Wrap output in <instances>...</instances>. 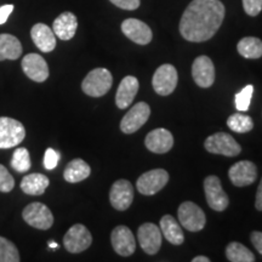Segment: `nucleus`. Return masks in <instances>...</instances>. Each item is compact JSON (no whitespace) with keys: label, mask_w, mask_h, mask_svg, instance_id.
Here are the masks:
<instances>
[{"label":"nucleus","mask_w":262,"mask_h":262,"mask_svg":"<svg viewBox=\"0 0 262 262\" xmlns=\"http://www.w3.org/2000/svg\"><path fill=\"white\" fill-rule=\"evenodd\" d=\"M243 8L249 16H257L262 10V0H243Z\"/></svg>","instance_id":"35"},{"label":"nucleus","mask_w":262,"mask_h":262,"mask_svg":"<svg viewBox=\"0 0 262 262\" xmlns=\"http://www.w3.org/2000/svg\"><path fill=\"white\" fill-rule=\"evenodd\" d=\"M178 80L179 74L176 68L170 63L162 64L153 74V89L158 95L168 96L175 91L178 86Z\"/></svg>","instance_id":"7"},{"label":"nucleus","mask_w":262,"mask_h":262,"mask_svg":"<svg viewBox=\"0 0 262 262\" xmlns=\"http://www.w3.org/2000/svg\"><path fill=\"white\" fill-rule=\"evenodd\" d=\"M21 260L16 245L9 239L0 237V262H18Z\"/></svg>","instance_id":"31"},{"label":"nucleus","mask_w":262,"mask_h":262,"mask_svg":"<svg viewBox=\"0 0 262 262\" xmlns=\"http://www.w3.org/2000/svg\"><path fill=\"white\" fill-rule=\"evenodd\" d=\"M169 181V173L164 169L149 170L140 176L136 181V187L143 195H153L165 187Z\"/></svg>","instance_id":"9"},{"label":"nucleus","mask_w":262,"mask_h":262,"mask_svg":"<svg viewBox=\"0 0 262 262\" xmlns=\"http://www.w3.org/2000/svg\"><path fill=\"white\" fill-rule=\"evenodd\" d=\"M78 28L77 16L72 12H62L52 24V31L61 40H71Z\"/></svg>","instance_id":"22"},{"label":"nucleus","mask_w":262,"mask_h":262,"mask_svg":"<svg viewBox=\"0 0 262 262\" xmlns=\"http://www.w3.org/2000/svg\"><path fill=\"white\" fill-rule=\"evenodd\" d=\"M150 116V107L146 102H139L123 117L120 130L124 134H134L145 125Z\"/></svg>","instance_id":"12"},{"label":"nucleus","mask_w":262,"mask_h":262,"mask_svg":"<svg viewBox=\"0 0 262 262\" xmlns=\"http://www.w3.org/2000/svg\"><path fill=\"white\" fill-rule=\"evenodd\" d=\"M227 126L232 131L243 134V133H249V131L253 130L254 122L253 119H251V117L247 116V114L234 113L227 119Z\"/></svg>","instance_id":"29"},{"label":"nucleus","mask_w":262,"mask_h":262,"mask_svg":"<svg viewBox=\"0 0 262 262\" xmlns=\"http://www.w3.org/2000/svg\"><path fill=\"white\" fill-rule=\"evenodd\" d=\"M58 160H60V155L55 149L48 148L45 150L44 156V166L47 170H54L57 166Z\"/></svg>","instance_id":"34"},{"label":"nucleus","mask_w":262,"mask_h":262,"mask_svg":"<svg viewBox=\"0 0 262 262\" xmlns=\"http://www.w3.org/2000/svg\"><path fill=\"white\" fill-rule=\"evenodd\" d=\"M22 70L29 79L42 83L49 78V66L44 57L39 54H28L22 58Z\"/></svg>","instance_id":"17"},{"label":"nucleus","mask_w":262,"mask_h":262,"mask_svg":"<svg viewBox=\"0 0 262 262\" xmlns=\"http://www.w3.org/2000/svg\"><path fill=\"white\" fill-rule=\"evenodd\" d=\"M255 208H256L258 211H262V179L260 181V185H258L257 187L256 199H255Z\"/></svg>","instance_id":"39"},{"label":"nucleus","mask_w":262,"mask_h":262,"mask_svg":"<svg viewBox=\"0 0 262 262\" xmlns=\"http://www.w3.org/2000/svg\"><path fill=\"white\" fill-rule=\"evenodd\" d=\"M31 37L41 52H51L56 48V35L52 29L45 24H37L31 29Z\"/></svg>","instance_id":"21"},{"label":"nucleus","mask_w":262,"mask_h":262,"mask_svg":"<svg viewBox=\"0 0 262 262\" xmlns=\"http://www.w3.org/2000/svg\"><path fill=\"white\" fill-rule=\"evenodd\" d=\"M225 14L220 0H193L180 21V33L187 41L209 40L221 27Z\"/></svg>","instance_id":"1"},{"label":"nucleus","mask_w":262,"mask_h":262,"mask_svg":"<svg viewBox=\"0 0 262 262\" xmlns=\"http://www.w3.org/2000/svg\"><path fill=\"white\" fill-rule=\"evenodd\" d=\"M250 239L255 249H256L258 253L262 255V232H258V231L253 232L250 235Z\"/></svg>","instance_id":"38"},{"label":"nucleus","mask_w":262,"mask_h":262,"mask_svg":"<svg viewBox=\"0 0 262 262\" xmlns=\"http://www.w3.org/2000/svg\"><path fill=\"white\" fill-rule=\"evenodd\" d=\"M22 54V45L15 35L0 34V61L17 60Z\"/></svg>","instance_id":"26"},{"label":"nucleus","mask_w":262,"mask_h":262,"mask_svg":"<svg viewBox=\"0 0 262 262\" xmlns=\"http://www.w3.org/2000/svg\"><path fill=\"white\" fill-rule=\"evenodd\" d=\"M122 32L131 41L139 45H147L153 38L152 29L145 22L137 18H127L122 24Z\"/></svg>","instance_id":"18"},{"label":"nucleus","mask_w":262,"mask_h":262,"mask_svg":"<svg viewBox=\"0 0 262 262\" xmlns=\"http://www.w3.org/2000/svg\"><path fill=\"white\" fill-rule=\"evenodd\" d=\"M15 187V180L8 169L0 164V192L9 193Z\"/></svg>","instance_id":"33"},{"label":"nucleus","mask_w":262,"mask_h":262,"mask_svg":"<svg viewBox=\"0 0 262 262\" xmlns=\"http://www.w3.org/2000/svg\"><path fill=\"white\" fill-rule=\"evenodd\" d=\"M237 50L241 56L256 60L262 57V40L255 37H245L238 42Z\"/></svg>","instance_id":"27"},{"label":"nucleus","mask_w":262,"mask_h":262,"mask_svg":"<svg viewBox=\"0 0 262 262\" xmlns=\"http://www.w3.org/2000/svg\"><path fill=\"white\" fill-rule=\"evenodd\" d=\"M178 217L183 228L189 232H199L205 227L204 211L193 202H183L178 210Z\"/></svg>","instance_id":"5"},{"label":"nucleus","mask_w":262,"mask_h":262,"mask_svg":"<svg viewBox=\"0 0 262 262\" xmlns=\"http://www.w3.org/2000/svg\"><path fill=\"white\" fill-rule=\"evenodd\" d=\"M11 166L17 172H26L31 169V157H29V152L27 148L19 147V148L15 150L11 158Z\"/></svg>","instance_id":"30"},{"label":"nucleus","mask_w":262,"mask_h":262,"mask_svg":"<svg viewBox=\"0 0 262 262\" xmlns=\"http://www.w3.org/2000/svg\"><path fill=\"white\" fill-rule=\"evenodd\" d=\"M49 247L52 249H56L58 245H57V243H55V242H50V243H49Z\"/></svg>","instance_id":"41"},{"label":"nucleus","mask_w":262,"mask_h":262,"mask_svg":"<svg viewBox=\"0 0 262 262\" xmlns=\"http://www.w3.org/2000/svg\"><path fill=\"white\" fill-rule=\"evenodd\" d=\"M26 137L24 124L14 118L0 117V149L18 146Z\"/></svg>","instance_id":"3"},{"label":"nucleus","mask_w":262,"mask_h":262,"mask_svg":"<svg viewBox=\"0 0 262 262\" xmlns=\"http://www.w3.org/2000/svg\"><path fill=\"white\" fill-rule=\"evenodd\" d=\"M192 262H210V258L206 256H195L192 258Z\"/></svg>","instance_id":"40"},{"label":"nucleus","mask_w":262,"mask_h":262,"mask_svg":"<svg viewBox=\"0 0 262 262\" xmlns=\"http://www.w3.org/2000/svg\"><path fill=\"white\" fill-rule=\"evenodd\" d=\"M111 242L114 251L120 256H130L136 250V239L126 226H117L111 234Z\"/></svg>","instance_id":"15"},{"label":"nucleus","mask_w":262,"mask_h":262,"mask_svg":"<svg viewBox=\"0 0 262 262\" xmlns=\"http://www.w3.org/2000/svg\"><path fill=\"white\" fill-rule=\"evenodd\" d=\"M22 217L29 226L42 231H47L54 225V215L51 210L47 205L39 202L31 203L26 206L22 211Z\"/></svg>","instance_id":"6"},{"label":"nucleus","mask_w":262,"mask_h":262,"mask_svg":"<svg viewBox=\"0 0 262 262\" xmlns=\"http://www.w3.org/2000/svg\"><path fill=\"white\" fill-rule=\"evenodd\" d=\"M14 11V5L6 4L3 5L0 8V25H4L6 21H8L9 16L11 15V12Z\"/></svg>","instance_id":"37"},{"label":"nucleus","mask_w":262,"mask_h":262,"mask_svg":"<svg viewBox=\"0 0 262 262\" xmlns=\"http://www.w3.org/2000/svg\"><path fill=\"white\" fill-rule=\"evenodd\" d=\"M50 185V180L42 173H29L21 181V189L28 195H41Z\"/></svg>","instance_id":"24"},{"label":"nucleus","mask_w":262,"mask_h":262,"mask_svg":"<svg viewBox=\"0 0 262 262\" xmlns=\"http://www.w3.org/2000/svg\"><path fill=\"white\" fill-rule=\"evenodd\" d=\"M226 257L231 262H254L255 255L245 245L232 242L226 248Z\"/></svg>","instance_id":"28"},{"label":"nucleus","mask_w":262,"mask_h":262,"mask_svg":"<svg viewBox=\"0 0 262 262\" xmlns=\"http://www.w3.org/2000/svg\"><path fill=\"white\" fill-rule=\"evenodd\" d=\"M93 243V235L84 225L77 224L68 229L63 237V245L66 250L72 254H79L90 248Z\"/></svg>","instance_id":"8"},{"label":"nucleus","mask_w":262,"mask_h":262,"mask_svg":"<svg viewBox=\"0 0 262 262\" xmlns=\"http://www.w3.org/2000/svg\"><path fill=\"white\" fill-rule=\"evenodd\" d=\"M140 83L136 77L127 75L120 81L116 94V104L119 110H125L131 104L135 98L136 94L139 93Z\"/></svg>","instance_id":"20"},{"label":"nucleus","mask_w":262,"mask_h":262,"mask_svg":"<svg viewBox=\"0 0 262 262\" xmlns=\"http://www.w3.org/2000/svg\"><path fill=\"white\" fill-rule=\"evenodd\" d=\"M112 4L123 10H136L141 4L140 0H110Z\"/></svg>","instance_id":"36"},{"label":"nucleus","mask_w":262,"mask_h":262,"mask_svg":"<svg viewBox=\"0 0 262 262\" xmlns=\"http://www.w3.org/2000/svg\"><path fill=\"white\" fill-rule=\"evenodd\" d=\"M228 176L235 187H247L257 179V168L250 160H242L231 166Z\"/></svg>","instance_id":"14"},{"label":"nucleus","mask_w":262,"mask_h":262,"mask_svg":"<svg viewBox=\"0 0 262 262\" xmlns=\"http://www.w3.org/2000/svg\"><path fill=\"white\" fill-rule=\"evenodd\" d=\"M134 201V187L127 180H117L110 191V202L116 210L129 209Z\"/></svg>","instance_id":"13"},{"label":"nucleus","mask_w":262,"mask_h":262,"mask_svg":"<svg viewBox=\"0 0 262 262\" xmlns=\"http://www.w3.org/2000/svg\"><path fill=\"white\" fill-rule=\"evenodd\" d=\"M192 77L198 86L210 88L215 81V67L211 58L205 55L196 57L192 64Z\"/></svg>","instance_id":"16"},{"label":"nucleus","mask_w":262,"mask_h":262,"mask_svg":"<svg viewBox=\"0 0 262 262\" xmlns=\"http://www.w3.org/2000/svg\"><path fill=\"white\" fill-rule=\"evenodd\" d=\"M113 85L112 73L106 68H95L88 73L81 83L84 94L91 97L104 96Z\"/></svg>","instance_id":"2"},{"label":"nucleus","mask_w":262,"mask_h":262,"mask_svg":"<svg viewBox=\"0 0 262 262\" xmlns=\"http://www.w3.org/2000/svg\"><path fill=\"white\" fill-rule=\"evenodd\" d=\"M160 231H162L163 237L173 245H181L185 241L181 226L171 215H164L160 219Z\"/></svg>","instance_id":"23"},{"label":"nucleus","mask_w":262,"mask_h":262,"mask_svg":"<svg viewBox=\"0 0 262 262\" xmlns=\"http://www.w3.org/2000/svg\"><path fill=\"white\" fill-rule=\"evenodd\" d=\"M91 169L89 164L84 162L83 159L77 158L71 160L70 163L66 166L63 171V178L67 182L77 183L86 180L90 176Z\"/></svg>","instance_id":"25"},{"label":"nucleus","mask_w":262,"mask_h":262,"mask_svg":"<svg viewBox=\"0 0 262 262\" xmlns=\"http://www.w3.org/2000/svg\"><path fill=\"white\" fill-rule=\"evenodd\" d=\"M253 94H254L253 85H247V86L243 88V89L235 95L234 102H235V107H237L239 112H247L249 110Z\"/></svg>","instance_id":"32"},{"label":"nucleus","mask_w":262,"mask_h":262,"mask_svg":"<svg viewBox=\"0 0 262 262\" xmlns=\"http://www.w3.org/2000/svg\"><path fill=\"white\" fill-rule=\"evenodd\" d=\"M137 238H139L140 247L148 255L157 254L162 247V231L158 228V226L150 222H146L140 226L137 229Z\"/></svg>","instance_id":"11"},{"label":"nucleus","mask_w":262,"mask_h":262,"mask_svg":"<svg viewBox=\"0 0 262 262\" xmlns=\"http://www.w3.org/2000/svg\"><path fill=\"white\" fill-rule=\"evenodd\" d=\"M145 146L153 153H158V155L168 153L173 146V136L169 130L163 129V127L155 129L147 134Z\"/></svg>","instance_id":"19"},{"label":"nucleus","mask_w":262,"mask_h":262,"mask_svg":"<svg viewBox=\"0 0 262 262\" xmlns=\"http://www.w3.org/2000/svg\"><path fill=\"white\" fill-rule=\"evenodd\" d=\"M204 147L209 153L226 157H237L242 152L241 145L226 133H217L209 136L205 140Z\"/></svg>","instance_id":"4"},{"label":"nucleus","mask_w":262,"mask_h":262,"mask_svg":"<svg viewBox=\"0 0 262 262\" xmlns=\"http://www.w3.org/2000/svg\"><path fill=\"white\" fill-rule=\"evenodd\" d=\"M204 192L206 202L212 210L224 211L229 204L228 195L222 188L221 181L217 176L210 175L204 180Z\"/></svg>","instance_id":"10"}]
</instances>
